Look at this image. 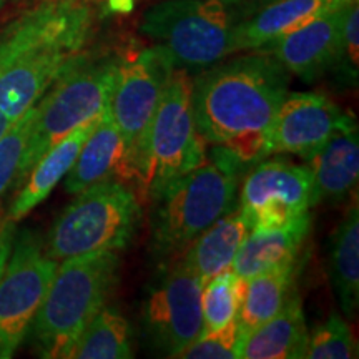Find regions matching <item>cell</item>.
I'll use <instances>...</instances> for the list:
<instances>
[{"label": "cell", "mask_w": 359, "mask_h": 359, "mask_svg": "<svg viewBox=\"0 0 359 359\" xmlns=\"http://www.w3.org/2000/svg\"><path fill=\"white\" fill-rule=\"evenodd\" d=\"M294 275V263H291L246 278V293L236 316L240 338L275 318L286 306L296 294Z\"/></svg>", "instance_id": "22"}, {"label": "cell", "mask_w": 359, "mask_h": 359, "mask_svg": "<svg viewBox=\"0 0 359 359\" xmlns=\"http://www.w3.org/2000/svg\"><path fill=\"white\" fill-rule=\"evenodd\" d=\"M11 123H12V120L8 118V116L4 114L2 110H0V137H2V135L6 133V130L11 127Z\"/></svg>", "instance_id": "31"}, {"label": "cell", "mask_w": 359, "mask_h": 359, "mask_svg": "<svg viewBox=\"0 0 359 359\" xmlns=\"http://www.w3.org/2000/svg\"><path fill=\"white\" fill-rule=\"evenodd\" d=\"M251 231L240 210H233L206 228L188 248L183 251L182 263L205 283L231 266L233 259Z\"/></svg>", "instance_id": "21"}, {"label": "cell", "mask_w": 359, "mask_h": 359, "mask_svg": "<svg viewBox=\"0 0 359 359\" xmlns=\"http://www.w3.org/2000/svg\"><path fill=\"white\" fill-rule=\"evenodd\" d=\"M120 55L82 50L35 105L32 128L17 182H24L45 151L72 130L102 115L114 90Z\"/></svg>", "instance_id": "6"}, {"label": "cell", "mask_w": 359, "mask_h": 359, "mask_svg": "<svg viewBox=\"0 0 359 359\" xmlns=\"http://www.w3.org/2000/svg\"><path fill=\"white\" fill-rule=\"evenodd\" d=\"M74 359L133 358L132 327L115 308L103 306L85 326L72 348Z\"/></svg>", "instance_id": "24"}, {"label": "cell", "mask_w": 359, "mask_h": 359, "mask_svg": "<svg viewBox=\"0 0 359 359\" xmlns=\"http://www.w3.org/2000/svg\"><path fill=\"white\" fill-rule=\"evenodd\" d=\"M351 0H275L255 8L236 34V53L259 50Z\"/></svg>", "instance_id": "16"}, {"label": "cell", "mask_w": 359, "mask_h": 359, "mask_svg": "<svg viewBox=\"0 0 359 359\" xmlns=\"http://www.w3.org/2000/svg\"><path fill=\"white\" fill-rule=\"evenodd\" d=\"M34 115L35 105L19 118L13 120L6 133L0 137V196L7 191V188L13 182H17V177H19Z\"/></svg>", "instance_id": "27"}, {"label": "cell", "mask_w": 359, "mask_h": 359, "mask_svg": "<svg viewBox=\"0 0 359 359\" xmlns=\"http://www.w3.org/2000/svg\"><path fill=\"white\" fill-rule=\"evenodd\" d=\"M57 266L37 233H15L0 276V359L12 358L25 339Z\"/></svg>", "instance_id": "10"}, {"label": "cell", "mask_w": 359, "mask_h": 359, "mask_svg": "<svg viewBox=\"0 0 359 359\" xmlns=\"http://www.w3.org/2000/svg\"><path fill=\"white\" fill-rule=\"evenodd\" d=\"M288 85V70L259 50L200 70L191 95L206 145L243 168L268 156L269 132Z\"/></svg>", "instance_id": "1"}, {"label": "cell", "mask_w": 359, "mask_h": 359, "mask_svg": "<svg viewBox=\"0 0 359 359\" xmlns=\"http://www.w3.org/2000/svg\"><path fill=\"white\" fill-rule=\"evenodd\" d=\"M302 299L298 294L286 303L275 318L241 336L236 358L241 359H299L308 343Z\"/></svg>", "instance_id": "20"}, {"label": "cell", "mask_w": 359, "mask_h": 359, "mask_svg": "<svg viewBox=\"0 0 359 359\" xmlns=\"http://www.w3.org/2000/svg\"><path fill=\"white\" fill-rule=\"evenodd\" d=\"M349 4L323 13L294 32L259 48V52L275 57L288 74L298 75L306 82L316 80L327 70H333L336 64L341 29Z\"/></svg>", "instance_id": "14"}, {"label": "cell", "mask_w": 359, "mask_h": 359, "mask_svg": "<svg viewBox=\"0 0 359 359\" xmlns=\"http://www.w3.org/2000/svg\"><path fill=\"white\" fill-rule=\"evenodd\" d=\"M7 222H8V218H7V213L4 212L2 208H0V231H2V228L6 226Z\"/></svg>", "instance_id": "33"}, {"label": "cell", "mask_w": 359, "mask_h": 359, "mask_svg": "<svg viewBox=\"0 0 359 359\" xmlns=\"http://www.w3.org/2000/svg\"><path fill=\"white\" fill-rule=\"evenodd\" d=\"M251 0H163L143 13L140 34L163 48L175 67L205 70L236 53Z\"/></svg>", "instance_id": "4"}, {"label": "cell", "mask_w": 359, "mask_h": 359, "mask_svg": "<svg viewBox=\"0 0 359 359\" xmlns=\"http://www.w3.org/2000/svg\"><path fill=\"white\" fill-rule=\"evenodd\" d=\"M118 264L116 251H95L58 262L32 323L40 356H70L85 326L114 293L118 281Z\"/></svg>", "instance_id": "5"}, {"label": "cell", "mask_w": 359, "mask_h": 359, "mask_svg": "<svg viewBox=\"0 0 359 359\" xmlns=\"http://www.w3.org/2000/svg\"><path fill=\"white\" fill-rule=\"evenodd\" d=\"M4 2H6V0H0V7H2V6H4Z\"/></svg>", "instance_id": "35"}, {"label": "cell", "mask_w": 359, "mask_h": 359, "mask_svg": "<svg viewBox=\"0 0 359 359\" xmlns=\"http://www.w3.org/2000/svg\"><path fill=\"white\" fill-rule=\"evenodd\" d=\"M175 65L158 45L130 47L120 53L109 107L127 154L132 180L142 185L148 160V135Z\"/></svg>", "instance_id": "8"}, {"label": "cell", "mask_w": 359, "mask_h": 359, "mask_svg": "<svg viewBox=\"0 0 359 359\" xmlns=\"http://www.w3.org/2000/svg\"><path fill=\"white\" fill-rule=\"evenodd\" d=\"M311 231V215L304 213L293 222L273 228H255L231 263V271L251 278L285 264L296 263L299 250Z\"/></svg>", "instance_id": "17"}, {"label": "cell", "mask_w": 359, "mask_h": 359, "mask_svg": "<svg viewBox=\"0 0 359 359\" xmlns=\"http://www.w3.org/2000/svg\"><path fill=\"white\" fill-rule=\"evenodd\" d=\"M353 125V116L325 93L288 92L273 120L268 155L293 154L308 160L331 137Z\"/></svg>", "instance_id": "13"}, {"label": "cell", "mask_w": 359, "mask_h": 359, "mask_svg": "<svg viewBox=\"0 0 359 359\" xmlns=\"http://www.w3.org/2000/svg\"><path fill=\"white\" fill-rule=\"evenodd\" d=\"M240 333L238 323L231 321L218 330L201 331L177 358L185 359H231L236 358Z\"/></svg>", "instance_id": "28"}, {"label": "cell", "mask_w": 359, "mask_h": 359, "mask_svg": "<svg viewBox=\"0 0 359 359\" xmlns=\"http://www.w3.org/2000/svg\"><path fill=\"white\" fill-rule=\"evenodd\" d=\"M203 283L182 262L160 276L143 308L147 333L156 349L177 358L203 330L201 321Z\"/></svg>", "instance_id": "12"}, {"label": "cell", "mask_w": 359, "mask_h": 359, "mask_svg": "<svg viewBox=\"0 0 359 359\" xmlns=\"http://www.w3.org/2000/svg\"><path fill=\"white\" fill-rule=\"evenodd\" d=\"M359 64V6L358 0H351L344 13L343 29H341V40L338 58L333 70L339 75L341 80L348 83H356Z\"/></svg>", "instance_id": "29"}, {"label": "cell", "mask_w": 359, "mask_h": 359, "mask_svg": "<svg viewBox=\"0 0 359 359\" xmlns=\"http://www.w3.org/2000/svg\"><path fill=\"white\" fill-rule=\"evenodd\" d=\"M107 180H118L123 183L125 180H132L122 135L116 128L109 105L82 145L74 167L65 175V188L69 193L77 195L93 183Z\"/></svg>", "instance_id": "15"}, {"label": "cell", "mask_w": 359, "mask_h": 359, "mask_svg": "<svg viewBox=\"0 0 359 359\" xmlns=\"http://www.w3.org/2000/svg\"><path fill=\"white\" fill-rule=\"evenodd\" d=\"M331 280L341 309L356 316L359 304V208L348 210L331 240Z\"/></svg>", "instance_id": "23"}, {"label": "cell", "mask_w": 359, "mask_h": 359, "mask_svg": "<svg viewBox=\"0 0 359 359\" xmlns=\"http://www.w3.org/2000/svg\"><path fill=\"white\" fill-rule=\"evenodd\" d=\"M238 206L251 230L293 222L313 206L311 172L285 158L257 161L243 180Z\"/></svg>", "instance_id": "11"}, {"label": "cell", "mask_w": 359, "mask_h": 359, "mask_svg": "<svg viewBox=\"0 0 359 359\" xmlns=\"http://www.w3.org/2000/svg\"><path fill=\"white\" fill-rule=\"evenodd\" d=\"M140 218V201L123 182L93 183L77 193L53 223L43 243L45 253L55 262L95 251L118 253L132 241Z\"/></svg>", "instance_id": "7"}, {"label": "cell", "mask_w": 359, "mask_h": 359, "mask_svg": "<svg viewBox=\"0 0 359 359\" xmlns=\"http://www.w3.org/2000/svg\"><path fill=\"white\" fill-rule=\"evenodd\" d=\"M72 2H82V4H88V6H98V4L107 2V0H72Z\"/></svg>", "instance_id": "32"}, {"label": "cell", "mask_w": 359, "mask_h": 359, "mask_svg": "<svg viewBox=\"0 0 359 359\" xmlns=\"http://www.w3.org/2000/svg\"><path fill=\"white\" fill-rule=\"evenodd\" d=\"M190 72L175 67L148 135V160L140 195L154 198L161 188L206 161V142L196 127Z\"/></svg>", "instance_id": "9"}, {"label": "cell", "mask_w": 359, "mask_h": 359, "mask_svg": "<svg viewBox=\"0 0 359 359\" xmlns=\"http://www.w3.org/2000/svg\"><path fill=\"white\" fill-rule=\"evenodd\" d=\"M100 116L102 115H98L90 122L80 125L79 128L72 130L69 135H65L60 142L52 145L40 156L24 180V187L20 188L19 195L12 201L11 210L7 213V218L11 222L17 223L27 217L35 206H39L50 195L57 183L65 178V175L74 167L85 140L97 127Z\"/></svg>", "instance_id": "19"}, {"label": "cell", "mask_w": 359, "mask_h": 359, "mask_svg": "<svg viewBox=\"0 0 359 359\" xmlns=\"http://www.w3.org/2000/svg\"><path fill=\"white\" fill-rule=\"evenodd\" d=\"M304 358L308 359H353L358 358V343L346 321L331 314L326 321L308 333Z\"/></svg>", "instance_id": "26"}, {"label": "cell", "mask_w": 359, "mask_h": 359, "mask_svg": "<svg viewBox=\"0 0 359 359\" xmlns=\"http://www.w3.org/2000/svg\"><path fill=\"white\" fill-rule=\"evenodd\" d=\"M13 236H15V223L8 219L6 226L0 231V276H2L4 269H6L8 255H11Z\"/></svg>", "instance_id": "30"}, {"label": "cell", "mask_w": 359, "mask_h": 359, "mask_svg": "<svg viewBox=\"0 0 359 359\" xmlns=\"http://www.w3.org/2000/svg\"><path fill=\"white\" fill-rule=\"evenodd\" d=\"M170 182L151 198V250L158 258L183 253L206 228L235 210L243 167L223 151Z\"/></svg>", "instance_id": "3"}, {"label": "cell", "mask_w": 359, "mask_h": 359, "mask_svg": "<svg viewBox=\"0 0 359 359\" xmlns=\"http://www.w3.org/2000/svg\"><path fill=\"white\" fill-rule=\"evenodd\" d=\"M306 167L313 180V206L338 203L351 195L359 178L356 125L331 137L325 147L309 156Z\"/></svg>", "instance_id": "18"}, {"label": "cell", "mask_w": 359, "mask_h": 359, "mask_svg": "<svg viewBox=\"0 0 359 359\" xmlns=\"http://www.w3.org/2000/svg\"><path fill=\"white\" fill-rule=\"evenodd\" d=\"M245 293L246 278L235 275L231 268L206 281L201 288V331H213L236 321Z\"/></svg>", "instance_id": "25"}, {"label": "cell", "mask_w": 359, "mask_h": 359, "mask_svg": "<svg viewBox=\"0 0 359 359\" xmlns=\"http://www.w3.org/2000/svg\"><path fill=\"white\" fill-rule=\"evenodd\" d=\"M95 22V6L39 0L0 30V110L12 122L37 105L62 70L87 48Z\"/></svg>", "instance_id": "2"}, {"label": "cell", "mask_w": 359, "mask_h": 359, "mask_svg": "<svg viewBox=\"0 0 359 359\" xmlns=\"http://www.w3.org/2000/svg\"><path fill=\"white\" fill-rule=\"evenodd\" d=\"M251 2H253V7H255V8H258V7H262V6H264V4H269V2H275V0H251Z\"/></svg>", "instance_id": "34"}]
</instances>
